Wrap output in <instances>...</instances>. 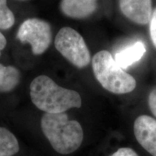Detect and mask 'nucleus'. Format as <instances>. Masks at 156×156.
<instances>
[{
  "label": "nucleus",
  "instance_id": "f8f14e48",
  "mask_svg": "<svg viewBox=\"0 0 156 156\" xmlns=\"http://www.w3.org/2000/svg\"><path fill=\"white\" fill-rule=\"evenodd\" d=\"M15 22V15L7 6V0H0V29H9L13 26Z\"/></svg>",
  "mask_w": 156,
  "mask_h": 156
},
{
  "label": "nucleus",
  "instance_id": "ddd939ff",
  "mask_svg": "<svg viewBox=\"0 0 156 156\" xmlns=\"http://www.w3.org/2000/svg\"><path fill=\"white\" fill-rule=\"evenodd\" d=\"M150 36L153 46L156 48V8L153 9L150 20Z\"/></svg>",
  "mask_w": 156,
  "mask_h": 156
},
{
  "label": "nucleus",
  "instance_id": "dca6fc26",
  "mask_svg": "<svg viewBox=\"0 0 156 156\" xmlns=\"http://www.w3.org/2000/svg\"><path fill=\"white\" fill-rule=\"evenodd\" d=\"M6 45H7V40L5 36L0 31V55H1V51L5 48Z\"/></svg>",
  "mask_w": 156,
  "mask_h": 156
},
{
  "label": "nucleus",
  "instance_id": "f03ea898",
  "mask_svg": "<svg viewBox=\"0 0 156 156\" xmlns=\"http://www.w3.org/2000/svg\"><path fill=\"white\" fill-rule=\"evenodd\" d=\"M41 127L53 149L62 155H68L80 147L83 130L77 121L70 120L65 113H45L41 120Z\"/></svg>",
  "mask_w": 156,
  "mask_h": 156
},
{
  "label": "nucleus",
  "instance_id": "0eeeda50",
  "mask_svg": "<svg viewBox=\"0 0 156 156\" xmlns=\"http://www.w3.org/2000/svg\"><path fill=\"white\" fill-rule=\"evenodd\" d=\"M119 5L122 14L133 23L146 25L150 22L152 0H119Z\"/></svg>",
  "mask_w": 156,
  "mask_h": 156
},
{
  "label": "nucleus",
  "instance_id": "39448f33",
  "mask_svg": "<svg viewBox=\"0 0 156 156\" xmlns=\"http://www.w3.org/2000/svg\"><path fill=\"white\" fill-rule=\"evenodd\" d=\"M17 38L22 43L30 44L34 55H41L48 49L51 43V28L46 21L29 18L19 27Z\"/></svg>",
  "mask_w": 156,
  "mask_h": 156
},
{
  "label": "nucleus",
  "instance_id": "1a4fd4ad",
  "mask_svg": "<svg viewBox=\"0 0 156 156\" xmlns=\"http://www.w3.org/2000/svg\"><path fill=\"white\" fill-rule=\"evenodd\" d=\"M146 52L145 44L137 41L115 54V61L122 69H126L140 61Z\"/></svg>",
  "mask_w": 156,
  "mask_h": 156
},
{
  "label": "nucleus",
  "instance_id": "2eb2a0df",
  "mask_svg": "<svg viewBox=\"0 0 156 156\" xmlns=\"http://www.w3.org/2000/svg\"><path fill=\"white\" fill-rule=\"evenodd\" d=\"M109 156H139L134 150L129 147H122Z\"/></svg>",
  "mask_w": 156,
  "mask_h": 156
},
{
  "label": "nucleus",
  "instance_id": "4468645a",
  "mask_svg": "<svg viewBox=\"0 0 156 156\" xmlns=\"http://www.w3.org/2000/svg\"><path fill=\"white\" fill-rule=\"evenodd\" d=\"M148 105L152 114L156 118V87L152 90L148 96Z\"/></svg>",
  "mask_w": 156,
  "mask_h": 156
},
{
  "label": "nucleus",
  "instance_id": "9b49d317",
  "mask_svg": "<svg viewBox=\"0 0 156 156\" xmlns=\"http://www.w3.org/2000/svg\"><path fill=\"white\" fill-rule=\"evenodd\" d=\"M19 150L16 136L7 129L0 126V156H13Z\"/></svg>",
  "mask_w": 156,
  "mask_h": 156
},
{
  "label": "nucleus",
  "instance_id": "7ed1b4c3",
  "mask_svg": "<svg viewBox=\"0 0 156 156\" xmlns=\"http://www.w3.org/2000/svg\"><path fill=\"white\" fill-rule=\"evenodd\" d=\"M92 67L97 80L109 92L125 94L135 89L136 82L134 77L116 63L108 51H100L93 56Z\"/></svg>",
  "mask_w": 156,
  "mask_h": 156
},
{
  "label": "nucleus",
  "instance_id": "9d476101",
  "mask_svg": "<svg viewBox=\"0 0 156 156\" xmlns=\"http://www.w3.org/2000/svg\"><path fill=\"white\" fill-rule=\"evenodd\" d=\"M20 80V73L14 66L0 64V93L11 92Z\"/></svg>",
  "mask_w": 156,
  "mask_h": 156
},
{
  "label": "nucleus",
  "instance_id": "423d86ee",
  "mask_svg": "<svg viewBox=\"0 0 156 156\" xmlns=\"http://www.w3.org/2000/svg\"><path fill=\"white\" fill-rule=\"evenodd\" d=\"M134 134L140 145L156 156V119L147 115L137 117L134 123Z\"/></svg>",
  "mask_w": 156,
  "mask_h": 156
},
{
  "label": "nucleus",
  "instance_id": "6e6552de",
  "mask_svg": "<svg viewBox=\"0 0 156 156\" xmlns=\"http://www.w3.org/2000/svg\"><path fill=\"white\" fill-rule=\"evenodd\" d=\"M98 0H61L60 9L67 17L84 19L96 11Z\"/></svg>",
  "mask_w": 156,
  "mask_h": 156
},
{
  "label": "nucleus",
  "instance_id": "20e7f679",
  "mask_svg": "<svg viewBox=\"0 0 156 156\" xmlns=\"http://www.w3.org/2000/svg\"><path fill=\"white\" fill-rule=\"evenodd\" d=\"M54 46L66 59L80 69L87 67L91 61L90 53L83 36L70 27L60 29Z\"/></svg>",
  "mask_w": 156,
  "mask_h": 156
},
{
  "label": "nucleus",
  "instance_id": "f257e3e1",
  "mask_svg": "<svg viewBox=\"0 0 156 156\" xmlns=\"http://www.w3.org/2000/svg\"><path fill=\"white\" fill-rule=\"evenodd\" d=\"M30 95L32 103L45 113H64L82 106L81 96L77 91L59 86L46 75L38 76L33 80Z\"/></svg>",
  "mask_w": 156,
  "mask_h": 156
}]
</instances>
